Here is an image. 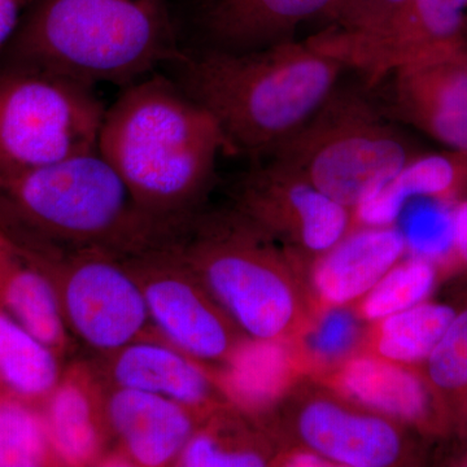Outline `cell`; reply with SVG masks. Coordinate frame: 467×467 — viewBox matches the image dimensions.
Here are the masks:
<instances>
[{
  "label": "cell",
  "mask_w": 467,
  "mask_h": 467,
  "mask_svg": "<svg viewBox=\"0 0 467 467\" xmlns=\"http://www.w3.org/2000/svg\"><path fill=\"white\" fill-rule=\"evenodd\" d=\"M98 150L156 223L195 213L217 156L230 152L216 119L158 72L126 86L107 109Z\"/></svg>",
  "instance_id": "1"
},
{
  "label": "cell",
  "mask_w": 467,
  "mask_h": 467,
  "mask_svg": "<svg viewBox=\"0 0 467 467\" xmlns=\"http://www.w3.org/2000/svg\"><path fill=\"white\" fill-rule=\"evenodd\" d=\"M174 79L216 119L230 152L272 155L325 103L346 69L294 39L248 51L181 50Z\"/></svg>",
  "instance_id": "2"
},
{
  "label": "cell",
  "mask_w": 467,
  "mask_h": 467,
  "mask_svg": "<svg viewBox=\"0 0 467 467\" xmlns=\"http://www.w3.org/2000/svg\"><path fill=\"white\" fill-rule=\"evenodd\" d=\"M181 50L169 0H30L0 67L124 88Z\"/></svg>",
  "instance_id": "3"
},
{
  "label": "cell",
  "mask_w": 467,
  "mask_h": 467,
  "mask_svg": "<svg viewBox=\"0 0 467 467\" xmlns=\"http://www.w3.org/2000/svg\"><path fill=\"white\" fill-rule=\"evenodd\" d=\"M160 225L138 209L99 150L0 180V232L30 254L121 256Z\"/></svg>",
  "instance_id": "4"
},
{
  "label": "cell",
  "mask_w": 467,
  "mask_h": 467,
  "mask_svg": "<svg viewBox=\"0 0 467 467\" xmlns=\"http://www.w3.org/2000/svg\"><path fill=\"white\" fill-rule=\"evenodd\" d=\"M270 156L335 202L356 209L416 153L364 92L337 86Z\"/></svg>",
  "instance_id": "5"
},
{
  "label": "cell",
  "mask_w": 467,
  "mask_h": 467,
  "mask_svg": "<svg viewBox=\"0 0 467 467\" xmlns=\"http://www.w3.org/2000/svg\"><path fill=\"white\" fill-rule=\"evenodd\" d=\"M106 112L95 86L0 67V180L97 150Z\"/></svg>",
  "instance_id": "6"
},
{
  "label": "cell",
  "mask_w": 467,
  "mask_h": 467,
  "mask_svg": "<svg viewBox=\"0 0 467 467\" xmlns=\"http://www.w3.org/2000/svg\"><path fill=\"white\" fill-rule=\"evenodd\" d=\"M24 254L50 282L69 333L97 355L160 337L140 285L117 254L99 250Z\"/></svg>",
  "instance_id": "7"
},
{
  "label": "cell",
  "mask_w": 467,
  "mask_h": 467,
  "mask_svg": "<svg viewBox=\"0 0 467 467\" xmlns=\"http://www.w3.org/2000/svg\"><path fill=\"white\" fill-rule=\"evenodd\" d=\"M134 276L161 339L198 361L226 359L241 342L201 279L158 234L119 256Z\"/></svg>",
  "instance_id": "8"
},
{
  "label": "cell",
  "mask_w": 467,
  "mask_h": 467,
  "mask_svg": "<svg viewBox=\"0 0 467 467\" xmlns=\"http://www.w3.org/2000/svg\"><path fill=\"white\" fill-rule=\"evenodd\" d=\"M308 42L373 88L399 67L467 48V0H409L379 32L353 36L326 29Z\"/></svg>",
  "instance_id": "9"
},
{
  "label": "cell",
  "mask_w": 467,
  "mask_h": 467,
  "mask_svg": "<svg viewBox=\"0 0 467 467\" xmlns=\"http://www.w3.org/2000/svg\"><path fill=\"white\" fill-rule=\"evenodd\" d=\"M387 78L393 119L467 153V48L399 67Z\"/></svg>",
  "instance_id": "10"
},
{
  "label": "cell",
  "mask_w": 467,
  "mask_h": 467,
  "mask_svg": "<svg viewBox=\"0 0 467 467\" xmlns=\"http://www.w3.org/2000/svg\"><path fill=\"white\" fill-rule=\"evenodd\" d=\"M107 417L113 450L106 466H175L202 420L167 398L121 387L107 389Z\"/></svg>",
  "instance_id": "11"
},
{
  "label": "cell",
  "mask_w": 467,
  "mask_h": 467,
  "mask_svg": "<svg viewBox=\"0 0 467 467\" xmlns=\"http://www.w3.org/2000/svg\"><path fill=\"white\" fill-rule=\"evenodd\" d=\"M107 389L94 362L75 361L64 367L42 405L58 465L106 466L113 450Z\"/></svg>",
  "instance_id": "12"
},
{
  "label": "cell",
  "mask_w": 467,
  "mask_h": 467,
  "mask_svg": "<svg viewBox=\"0 0 467 467\" xmlns=\"http://www.w3.org/2000/svg\"><path fill=\"white\" fill-rule=\"evenodd\" d=\"M98 358L95 368L109 387L155 393L202 420L217 408L213 382L198 359L160 337L135 340Z\"/></svg>",
  "instance_id": "13"
},
{
  "label": "cell",
  "mask_w": 467,
  "mask_h": 467,
  "mask_svg": "<svg viewBox=\"0 0 467 467\" xmlns=\"http://www.w3.org/2000/svg\"><path fill=\"white\" fill-rule=\"evenodd\" d=\"M334 0H204V47L248 51L291 39L304 21L325 15Z\"/></svg>",
  "instance_id": "14"
},
{
  "label": "cell",
  "mask_w": 467,
  "mask_h": 467,
  "mask_svg": "<svg viewBox=\"0 0 467 467\" xmlns=\"http://www.w3.org/2000/svg\"><path fill=\"white\" fill-rule=\"evenodd\" d=\"M297 427L310 451L343 466H389L401 451L400 436L391 423L379 417L353 413L331 401L306 405Z\"/></svg>",
  "instance_id": "15"
},
{
  "label": "cell",
  "mask_w": 467,
  "mask_h": 467,
  "mask_svg": "<svg viewBox=\"0 0 467 467\" xmlns=\"http://www.w3.org/2000/svg\"><path fill=\"white\" fill-rule=\"evenodd\" d=\"M407 251L400 227L362 226L326 251L313 272L319 296L342 306L365 296Z\"/></svg>",
  "instance_id": "16"
},
{
  "label": "cell",
  "mask_w": 467,
  "mask_h": 467,
  "mask_svg": "<svg viewBox=\"0 0 467 467\" xmlns=\"http://www.w3.org/2000/svg\"><path fill=\"white\" fill-rule=\"evenodd\" d=\"M0 308L66 358L73 348L54 288L24 251L0 232Z\"/></svg>",
  "instance_id": "17"
},
{
  "label": "cell",
  "mask_w": 467,
  "mask_h": 467,
  "mask_svg": "<svg viewBox=\"0 0 467 467\" xmlns=\"http://www.w3.org/2000/svg\"><path fill=\"white\" fill-rule=\"evenodd\" d=\"M467 187V153L416 155L389 182L356 208L362 226H389L411 199L448 201Z\"/></svg>",
  "instance_id": "18"
},
{
  "label": "cell",
  "mask_w": 467,
  "mask_h": 467,
  "mask_svg": "<svg viewBox=\"0 0 467 467\" xmlns=\"http://www.w3.org/2000/svg\"><path fill=\"white\" fill-rule=\"evenodd\" d=\"M339 383L350 399L389 417L420 420L429 411V392L422 380L384 358L350 359L340 373Z\"/></svg>",
  "instance_id": "19"
},
{
  "label": "cell",
  "mask_w": 467,
  "mask_h": 467,
  "mask_svg": "<svg viewBox=\"0 0 467 467\" xmlns=\"http://www.w3.org/2000/svg\"><path fill=\"white\" fill-rule=\"evenodd\" d=\"M64 359L0 308V387L9 396L43 405L63 373Z\"/></svg>",
  "instance_id": "20"
},
{
  "label": "cell",
  "mask_w": 467,
  "mask_h": 467,
  "mask_svg": "<svg viewBox=\"0 0 467 467\" xmlns=\"http://www.w3.org/2000/svg\"><path fill=\"white\" fill-rule=\"evenodd\" d=\"M291 377L290 350L281 339L238 344L221 376L223 393L245 409H261L281 396Z\"/></svg>",
  "instance_id": "21"
},
{
  "label": "cell",
  "mask_w": 467,
  "mask_h": 467,
  "mask_svg": "<svg viewBox=\"0 0 467 467\" xmlns=\"http://www.w3.org/2000/svg\"><path fill=\"white\" fill-rule=\"evenodd\" d=\"M456 316L444 304L423 303L383 318L378 352L398 364L427 359Z\"/></svg>",
  "instance_id": "22"
},
{
  "label": "cell",
  "mask_w": 467,
  "mask_h": 467,
  "mask_svg": "<svg viewBox=\"0 0 467 467\" xmlns=\"http://www.w3.org/2000/svg\"><path fill=\"white\" fill-rule=\"evenodd\" d=\"M60 466L42 405L5 393L0 408V467Z\"/></svg>",
  "instance_id": "23"
},
{
  "label": "cell",
  "mask_w": 467,
  "mask_h": 467,
  "mask_svg": "<svg viewBox=\"0 0 467 467\" xmlns=\"http://www.w3.org/2000/svg\"><path fill=\"white\" fill-rule=\"evenodd\" d=\"M436 270L432 261L413 256L392 266L383 278L365 295L362 315L371 321L423 303L434 290Z\"/></svg>",
  "instance_id": "24"
},
{
  "label": "cell",
  "mask_w": 467,
  "mask_h": 467,
  "mask_svg": "<svg viewBox=\"0 0 467 467\" xmlns=\"http://www.w3.org/2000/svg\"><path fill=\"white\" fill-rule=\"evenodd\" d=\"M265 465L263 454L252 448L239 447L223 438L216 425L196 427L175 466L259 467Z\"/></svg>",
  "instance_id": "25"
},
{
  "label": "cell",
  "mask_w": 467,
  "mask_h": 467,
  "mask_svg": "<svg viewBox=\"0 0 467 467\" xmlns=\"http://www.w3.org/2000/svg\"><path fill=\"white\" fill-rule=\"evenodd\" d=\"M430 380L442 391L467 389V309L454 316L427 358Z\"/></svg>",
  "instance_id": "26"
},
{
  "label": "cell",
  "mask_w": 467,
  "mask_h": 467,
  "mask_svg": "<svg viewBox=\"0 0 467 467\" xmlns=\"http://www.w3.org/2000/svg\"><path fill=\"white\" fill-rule=\"evenodd\" d=\"M399 227L413 256L434 263L453 250V218L441 209L430 205L414 208Z\"/></svg>",
  "instance_id": "27"
},
{
  "label": "cell",
  "mask_w": 467,
  "mask_h": 467,
  "mask_svg": "<svg viewBox=\"0 0 467 467\" xmlns=\"http://www.w3.org/2000/svg\"><path fill=\"white\" fill-rule=\"evenodd\" d=\"M409 0H334L325 16L327 29L344 36H370L382 30L405 7Z\"/></svg>",
  "instance_id": "28"
},
{
  "label": "cell",
  "mask_w": 467,
  "mask_h": 467,
  "mask_svg": "<svg viewBox=\"0 0 467 467\" xmlns=\"http://www.w3.org/2000/svg\"><path fill=\"white\" fill-rule=\"evenodd\" d=\"M358 326L355 316L340 306L328 310L309 335V348L326 361L342 358L358 340Z\"/></svg>",
  "instance_id": "29"
},
{
  "label": "cell",
  "mask_w": 467,
  "mask_h": 467,
  "mask_svg": "<svg viewBox=\"0 0 467 467\" xmlns=\"http://www.w3.org/2000/svg\"><path fill=\"white\" fill-rule=\"evenodd\" d=\"M30 0H0V57L8 47Z\"/></svg>",
  "instance_id": "30"
},
{
  "label": "cell",
  "mask_w": 467,
  "mask_h": 467,
  "mask_svg": "<svg viewBox=\"0 0 467 467\" xmlns=\"http://www.w3.org/2000/svg\"><path fill=\"white\" fill-rule=\"evenodd\" d=\"M453 218V250L467 265V199L459 202L451 212Z\"/></svg>",
  "instance_id": "31"
},
{
  "label": "cell",
  "mask_w": 467,
  "mask_h": 467,
  "mask_svg": "<svg viewBox=\"0 0 467 467\" xmlns=\"http://www.w3.org/2000/svg\"><path fill=\"white\" fill-rule=\"evenodd\" d=\"M328 461L322 457L321 454L313 451H300V453L294 454L290 460H288V465L296 467H317V466H328L331 463H327Z\"/></svg>",
  "instance_id": "32"
},
{
  "label": "cell",
  "mask_w": 467,
  "mask_h": 467,
  "mask_svg": "<svg viewBox=\"0 0 467 467\" xmlns=\"http://www.w3.org/2000/svg\"><path fill=\"white\" fill-rule=\"evenodd\" d=\"M3 399H5V391H3L2 387H0V408H2Z\"/></svg>",
  "instance_id": "33"
}]
</instances>
